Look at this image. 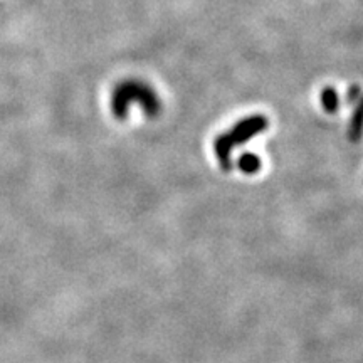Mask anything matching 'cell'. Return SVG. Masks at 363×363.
Returning a JSON list of instances; mask_svg holds the SVG:
<instances>
[{"label": "cell", "instance_id": "3957f363", "mask_svg": "<svg viewBox=\"0 0 363 363\" xmlns=\"http://www.w3.org/2000/svg\"><path fill=\"white\" fill-rule=\"evenodd\" d=\"M363 138V94L357 101L355 110L350 118V125H348V140L352 143H358Z\"/></svg>", "mask_w": 363, "mask_h": 363}, {"label": "cell", "instance_id": "277c9868", "mask_svg": "<svg viewBox=\"0 0 363 363\" xmlns=\"http://www.w3.org/2000/svg\"><path fill=\"white\" fill-rule=\"evenodd\" d=\"M238 167L240 172H244V174H247V175L257 174V172L261 170V158L257 155H254V153H251V152L242 153L238 160Z\"/></svg>", "mask_w": 363, "mask_h": 363}, {"label": "cell", "instance_id": "7a4b0ae2", "mask_svg": "<svg viewBox=\"0 0 363 363\" xmlns=\"http://www.w3.org/2000/svg\"><path fill=\"white\" fill-rule=\"evenodd\" d=\"M269 121L262 115H252L242 118L233 128L219 135L214 142V153L224 172L233 170V152L238 145H246L249 140L267 130Z\"/></svg>", "mask_w": 363, "mask_h": 363}, {"label": "cell", "instance_id": "6da1fadb", "mask_svg": "<svg viewBox=\"0 0 363 363\" xmlns=\"http://www.w3.org/2000/svg\"><path fill=\"white\" fill-rule=\"evenodd\" d=\"M138 103L143 113L150 118H155L162 111V101L157 91L142 79H125L118 83L111 94V113L116 120H126L130 106Z\"/></svg>", "mask_w": 363, "mask_h": 363}, {"label": "cell", "instance_id": "5b68a950", "mask_svg": "<svg viewBox=\"0 0 363 363\" xmlns=\"http://www.w3.org/2000/svg\"><path fill=\"white\" fill-rule=\"evenodd\" d=\"M320 101H321V106H323V110L326 113H330V115H333V113L338 111L340 98H338L337 91L331 88V86H328V88H325L323 91H321Z\"/></svg>", "mask_w": 363, "mask_h": 363}, {"label": "cell", "instance_id": "8992f818", "mask_svg": "<svg viewBox=\"0 0 363 363\" xmlns=\"http://www.w3.org/2000/svg\"><path fill=\"white\" fill-rule=\"evenodd\" d=\"M362 89H360V86H357V84H353V86H350V88H348V91H347V101L348 103H357L358 99L362 98Z\"/></svg>", "mask_w": 363, "mask_h": 363}]
</instances>
